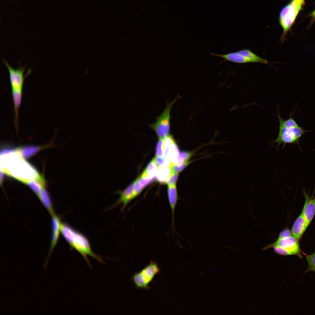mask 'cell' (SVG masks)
Here are the masks:
<instances>
[{
  "label": "cell",
  "instance_id": "6da1fadb",
  "mask_svg": "<svg viewBox=\"0 0 315 315\" xmlns=\"http://www.w3.org/2000/svg\"><path fill=\"white\" fill-rule=\"evenodd\" d=\"M17 149L2 156L1 170L3 173L27 184L41 176L30 164L24 160Z\"/></svg>",
  "mask_w": 315,
  "mask_h": 315
},
{
  "label": "cell",
  "instance_id": "7a4b0ae2",
  "mask_svg": "<svg viewBox=\"0 0 315 315\" xmlns=\"http://www.w3.org/2000/svg\"><path fill=\"white\" fill-rule=\"evenodd\" d=\"M60 232L70 246L80 253L90 266L91 265L88 258V256L103 263L101 257L92 251L88 240L83 234L63 223L61 224Z\"/></svg>",
  "mask_w": 315,
  "mask_h": 315
},
{
  "label": "cell",
  "instance_id": "3957f363",
  "mask_svg": "<svg viewBox=\"0 0 315 315\" xmlns=\"http://www.w3.org/2000/svg\"><path fill=\"white\" fill-rule=\"evenodd\" d=\"M303 4L299 0H291L281 10L278 21L283 30L279 39L282 43L286 40V36Z\"/></svg>",
  "mask_w": 315,
  "mask_h": 315
},
{
  "label": "cell",
  "instance_id": "277c9868",
  "mask_svg": "<svg viewBox=\"0 0 315 315\" xmlns=\"http://www.w3.org/2000/svg\"><path fill=\"white\" fill-rule=\"evenodd\" d=\"M309 131L299 126L296 127L279 125V133L272 143L277 144V150L283 144L284 147L286 144H296L299 146L300 139L302 135Z\"/></svg>",
  "mask_w": 315,
  "mask_h": 315
},
{
  "label": "cell",
  "instance_id": "5b68a950",
  "mask_svg": "<svg viewBox=\"0 0 315 315\" xmlns=\"http://www.w3.org/2000/svg\"><path fill=\"white\" fill-rule=\"evenodd\" d=\"M160 272V269L157 263L152 261L140 271L135 273L132 277V280L137 288L142 290L149 289L150 283Z\"/></svg>",
  "mask_w": 315,
  "mask_h": 315
},
{
  "label": "cell",
  "instance_id": "8992f818",
  "mask_svg": "<svg viewBox=\"0 0 315 315\" xmlns=\"http://www.w3.org/2000/svg\"><path fill=\"white\" fill-rule=\"evenodd\" d=\"M299 240L293 236L278 238L274 243L265 247L263 249L275 247L274 251L281 255H296L301 257Z\"/></svg>",
  "mask_w": 315,
  "mask_h": 315
},
{
  "label": "cell",
  "instance_id": "52a82bcc",
  "mask_svg": "<svg viewBox=\"0 0 315 315\" xmlns=\"http://www.w3.org/2000/svg\"><path fill=\"white\" fill-rule=\"evenodd\" d=\"M176 98L171 102L167 103L165 108L154 123L149 125L159 139L163 138L169 134L170 113Z\"/></svg>",
  "mask_w": 315,
  "mask_h": 315
},
{
  "label": "cell",
  "instance_id": "ba28073f",
  "mask_svg": "<svg viewBox=\"0 0 315 315\" xmlns=\"http://www.w3.org/2000/svg\"><path fill=\"white\" fill-rule=\"evenodd\" d=\"M4 62L8 70L12 90L22 91L25 78L24 74V68L15 69L6 61H4Z\"/></svg>",
  "mask_w": 315,
  "mask_h": 315
},
{
  "label": "cell",
  "instance_id": "9c48e42d",
  "mask_svg": "<svg viewBox=\"0 0 315 315\" xmlns=\"http://www.w3.org/2000/svg\"><path fill=\"white\" fill-rule=\"evenodd\" d=\"M303 192L305 200L302 212L308 226L315 214V196L310 197L309 194L304 190Z\"/></svg>",
  "mask_w": 315,
  "mask_h": 315
},
{
  "label": "cell",
  "instance_id": "30bf717a",
  "mask_svg": "<svg viewBox=\"0 0 315 315\" xmlns=\"http://www.w3.org/2000/svg\"><path fill=\"white\" fill-rule=\"evenodd\" d=\"M134 182L131 183L122 191L117 192L120 195V197L114 206L120 204H122V211L123 210L128 203L132 200L135 198L134 196L133 188Z\"/></svg>",
  "mask_w": 315,
  "mask_h": 315
},
{
  "label": "cell",
  "instance_id": "8fae6325",
  "mask_svg": "<svg viewBox=\"0 0 315 315\" xmlns=\"http://www.w3.org/2000/svg\"><path fill=\"white\" fill-rule=\"evenodd\" d=\"M52 234L51 242L49 251V253L47 260L45 264V266H46L48 263V260L51 253L56 245L58 239L60 232V226L61 224L60 220L59 218L55 214L52 215Z\"/></svg>",
  "mask_w": 315,
  "mask_h": 315
},
{
  "label": "cell",
  "instance_id": "7c38bea8",
  "mask_svg": "<svg viewBox=\"0 0 315 315\" xmlns=\"http://www.w3.org/2000/svg\"><path fill=\"white\" fill-rule=\"evenodd\" d=\"M308 226L304 216L302 212L293 225L291 231L292 235L299 240Z\"/></svg>",
  "mask_w": 315,
  "mask_h": 315
},
{
  "label": "cell",
  "instance_id": "4fadbf2b",
  "mask_svg": "<svg viewBox=\"0 0 315 315\" xmlns=\"http://www.w3.org/2000/svg\"><path fill=\"white\" fill-rule=\"evenodd\" d=\"M211 54L213 55L222 58L224 61L235 63L245 64L251 62L249 60L238 53L237 51L231 52L224 54Z\"/></svg>",
  "mask_w": 315,
  "mask_h": 315
},
{
  "label": "cell",
  "instance_id": "5bb4252c",
  "mask_svg": "<svg viewBox=\"0 0 315 315\" xmlns=\"http://www.w3.org/2000/svg\"><path fill=\"white\" fill-rule=\"evenodd\" d=\"M14 104V125L16 130L18 131L19 119V110L21 103L22 91L12 90Z\"/></svg>",
  "mask_w": 315,
  "mask_h": 315
},
{
  "label": "cell",
  "instance_id": "9a60e30c",
  "mask_svg": "<svg viewBox=\"0 0 315 315\" xmlns=\"http://www.w3.org/2000/svg\"><path fill=\"white\" fill-rule=\"evenodd\" d=\"M237 52L248 59L251 62L260 63L265 64H268V61L267 60L258 56L249 49H242L237 51Z\"/></svg>",
  "mask_w": 315,
  "mask_h": 315
},
{
  "label": "cell",
  "instance_id": "2e32d148",
  "mask_svg": "<svg viewBox=\"0 0 315 315\" xmlns=\"http://www.w3.org/2000/svg\"><path fill=\"white\" fill-rule=\"evenodd\" d=\"M172 172L171 168L160 167L158 169L155 178L160 183L164 184Z\"/></svg>",
  "mask_w": 315,
  "mask_h": 315
},
{
  "label": "cell",
  "instance_id": "e0dca14e",
  "mask_svg": "<svg viewBox=\"0 0 315 315\" xmlns=\"http://www.w3.org/2000/svg\"><path fill=\"white\" fill-rule=\"evenodd\" d=\"M41 147L35 146H25L19 147L18 149L21 157L23 159L28 158L38 152Z\"/></svg>",
  "mask_w": 315,
  "mask_h": 315
},
{
  "label": "cell",
  "instance_id": "ac0fdd59",
  "mask_svg": "<svg viewBox=\"0 0 315 315\" xmlns=\"http://www.w3.org/2000/svg\"><path fill=\"white\" fill-rule=\"evenodd\" d=\"M40 200L52 216L55 214L49 195L44 188L38 195Z\"/></svg>",
  "mask_w": 315,
  "mask_h": 315
},
{
  "label": "cell",
  "instance_id": "d6986e66",
  "mask_svg": "<svg viewBox=\"0 0 315 315\" xmlns=\"http://www.w3.org/2000/svg\"><path fill=\"white\" fill-rule=\"evenodd\" d=\"M157 169V167L153 159L148 164L141 176L153 178L155 175Z\"/></svg>",
  "mask_w": 315,
  "mask_h": 315
},
{
  "label": "cell",
  "instance_id": "ffe728a7",
  "mask_svg": "<svg viewBox=\"0 0 315 315\" xmlns=\"http://www.w3.org/2000/svg\"><path fill=\"white\" fill-rule=\"evenodd\" d=\"M163 139V157L168 158L170 148L175 141L172 135L170 134Z\"/></svg>",
  "mask_w": 315,
  "mask_h": 315
},
{
  "label": "cell",
  "instance_id": "44dd1931",
  "mask_svg": "<svg viewBox=\"0 0 315 315\" xmlns=\"http://www.w3.org/2000/svg\"><path fill=\"white\" fill-rule=\"evenodd\" d=\"M45 182L38 180L30 181L27 183L28 186L37 195L42 189L44 188Z\"/></svg>",
  "mask_w": 315,
  "mask_h": 315
},
{
  "label": "cell",
  "instance_id": "7402d4cb",
  "mask_svg": "<svg viewBox=\"0 0 315 315\" xmlns=\"http://www.w3.org/2000/svg\"><path fill=\"white\" fill-rule=\"evenodd\" d=\"M179 152V148L176 141L172 146L169 152L168 158L173 164L176 163L177 158Z\"/></svg>",
  "mask_w": 315,
  "mask_h": 315
},
{
  "label": "cell",
  "instance_id": "603a6c76",
  "mask_svg": "<svg viewBox=\"0 0 315 315\" xmlns=\"http://www.w3.org/2000/svg\"><path fill=\"white\" fill-rule=\"evenodd\" d=\"M305 256L308 263L307 267L305 272H315V251L310 255H305Z\"/></svg>",
  "mask_w": 315,
  "mask_h": 315
},
{
  "label": "cell",
  "instance_id": "cb8c5ba5",
  "mask_svg": "<svg viewBox=\"0 0 315 315\" xmlns=\"http://www.w3.org/2000/svg\"><path fill=\"white\" fill-rule=\"evenodd\" d=\"M192 155V153L190 152L185 150L179 151L177 158L176 164L188 161Z\"/></svg>",
  "mask_w": 315,
  "mask_h": 315
},
{
  "label": "cell",
  "instance_id": "d4e9b609",
  "mask_svg": "<svg viewBox=\"0 0 315 315\" xmlns=\"http://www.w3.org/2000/svg\"><path fill=\"white\" fill-rule=\"evenodd\" d=\"M188 160L177 164H173L171 168L172 171L178 173L182 171L190 163Z\"/></svg>",
  "mask_w": 315,
  "mask_h": 315
},
{
  "label": "cell",
  "instance_id": "484cf974",
  "mask_svg": "<svg viewBox=\"0 0 315 315\" xmlns=\"http://www.w3.org/2000/svg\"><path fill=\"white\" fill-rule=\"evenodd\" d=\"M156 156L162 157L163 156V139H159L158 141L155 149Z\"/></svg>",
  "mask_w": 315,
  "mask_h": 315
},
{
  "label": "cell",
  "instance_id": "4316f807",
  "mask_svg": "<svg viewBox=\"0 0 315 315\" xmlns=\"http://www.w3.org/2000/svg\"><path fill=\"white\" fill-rule=\"evenodd\" d=\"M133 191L135 197L139 195L144 189L138 178L134 181Z\"/></svg>",
  "mask_w": 315,
  "mask_h": 315
},
{
  "label": "cell",
  "instance_id": "83f0119b",
  "mask_svg": "<svg viewBox=\"0 0 315 315\" xmlns=\"http://www.w3.org/2000/svg\"><path fill=\"white\" fill-rule=\"evenodd\" d=\"M138 178L141 184L144 188L149 185L155 179L154 178L148 176H140Z\"/></svg>",
  "mask_w": 315,
  "mask_h": 315
},
{
  "label": "cell",
  "instance_id": "f1b7e54d",
  "mask_svg": "<svg viewBox=\"0 0 315 315\" xmlns=\"http://www.w3.org/2000/svg\"><path fill=\"white\" fill-rule=\"evenodd\" d=\"M178 176V173L173 172L167 180L166 184L168 186L175 185L176 183Z\"/></svg>",
  "mask_w": 315,
  "mask_h": 315
},
{
  "label": "cell",
  "instance_id": "f546056e",
  "mask_svg": "<svg viewBox=\"0 0 315 315\" xmlns=\"http://www.w3.org/2000/svg\"><path fill=\"white\" fill-rule=\"evenodd\" d=\"M291 232L288 229H285L281 232L279 235L278 238L289 237L292 236Z\"/></svg>",
  "mask_w": 315,
  "mask_h": 315
},
{
  "label": "cell",
  "instance_id": "4dcf8cb0",
  "mask_svg": "<svg viewBox=\"0 0 315 315\" xmlns=\"http://www.w3.org/2000/svg\"><path fill=\"white\" fill-rule=\"evenodd\" d=\"M3 173L1 170L0 172V184L1 185L2 183L3 179Z\"/></svg>",
  "mask_w": 315,
  "mask_h": 315
},
{
  "label": "cell",
  "instance_id": "1f68e13d",
  "mask_svg": "<svg viewBox=\"0 0 315 315\" xmlns=\"http://www.w3.org/2000/svg\"><path fill=\"white\" fill-rule=\"evenodd\" d=\"M299 0L301 2H302V3H304V0Z\"/></svg>",
  "mask_w": 315,
  "mask_h": 315
}]
</instances>
